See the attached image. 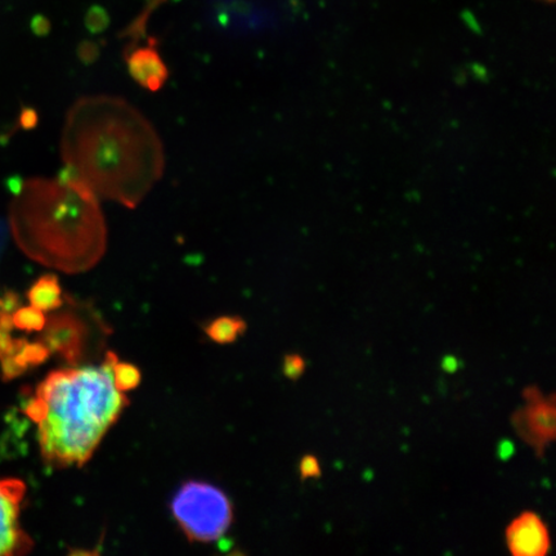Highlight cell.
Listing matches in <instances>:
<instances>
[{
	"label": "cell",
	"mask_w": 556,
	"mask_h": 556,
	"mask_svg": "<svg viewBox=\"0 0 556 556\" xmlns=\"http://www.w3.org/2000/svg\"><path fill=\"white\" fill-rule=\"evenodd\" d=\"M248 329V325L240 317L225 316L215 318L206 326V336L218 344H231Z\"/></svg>",
	"instance_id": "8fae6325"
},
{
	"label": "cell",
	"mask_w": 556,
	"mask_h": 556,
	"mask_svg": "<svg viewBox=\"0 0 556 556\" xmlns=\"http://www.w3.org/2000/svg\"><path fill=\"white\" fill-rule=\"evenodd\" d=\"M110 21L106 10L100 5H93L87 12L85 25L90 34H101L108 29Z\"/></svg>",
	"instance_id": "2e32d148"
},
{
	"label": "cell",
	"mask_w": 556,
	"mask_h": 556,
	"mask_svg": "<svg viewBox=\"0 0 556 556\" xmlns=\"http://www.w3.org/2000/svg\"><path fill=\"white\" fill-rule=\"evenodd\" d=\"M0 361H2V374L4 381L16 379L26 371L13 356H9Z\"/></svg>",
	"instance_id": "44dd1931"
},
{
	"label": "cell",
	"mask_w": 556,
	"mask_h": 556,
	"mask_svg": "<svg viewBox=\"0 0 556 556\" xmlns=\"http://www.w3.org/2000/svg\"><path fill=\"white\" fill-rule=\"evenodd\" d=\"M50 354V350L43 343L37 342L33 344L26 343L16 354H13V357L27 371V368L30 366H39L46 363Z\"/></svg>",
	"instance_id": "5bb4252c"
},
{
	"label": "cell",
	"mask_w": 556,
	"mask_h": 556,
	"mask_svg": "<svg viewBox=\"0 0 556 556\" xmlns=\"http://www.w3.org/2000/svg\"><path fill=\"white\" fill-rule=\"evenodd\" d=\"M31 29L35 34L39 35V37H45V35L51 31L50 20L45 16L34 17L31 21Z\"/></svg>",
	"instance_id": "603a6c76"
},
{
	"label": "cell",
	"mask_w": 556,
	"mask_h": 556,
	"mask_svg": "<svg viewBox=\"0 0 556 556\" xmlns=\"http://www.w3.org/2000/svg\"><path fill=\"white\" fill-rule=\"evenodd\" d=\"M299 477L302 481H312L323 477L321 462L313 454L304 455L299 463Z\"/></svg>",
	"instance_id": "ac0fdd59"
},
{
	"label": "cell",
	"mask_w": 556,
	"mask_h": 556,
	"mask_svg": "<svg viewBox=\"0 0 556 556\" xmlns=\"http://www.w3.org/2000/svg\"><path fill=\"white\" fill-rule=\"evenodd\" d=\"M9 186H10L11 192L17 194V197L21 193V191H23V189H24L23 180H21V178H18V177L11 178L9 180Z\"/></svg>",
	"instance_id": "cb8c5ba5"
},
{
	"label": "cell",
	"mask_w": 556,
	"mask_h": 556,
	"mask_svg": "<svg viewBox=\"0 0 556 556\" xmlns=\"http://www.w3.org/2000/svg\"><path fill=\"white\" fill-rule=\"evenodd\" d=\"M26 343V339H13L10 331L0 329V359L13 356Z\"/></svg>",
	"instance_id": "d6986e66"
},
{
	"label": "cell",
	"mask_w": 556,
	"mask_h": 556,
	"mask_svg": "<svg viewBox=\"0 0 556 556\" xmlns=\"http://www.w3.org/2000/svg\"><path fill=\"white\" fill-rule=\"evenodd\" d=\"M3 311V307H2V299H0V313H2Z\"/></svg>",
	"instance_id": "484cf974"
},
{
	"label": "cell",
	"mask_w": 556,
	"mask_h": 556,
	"mask_svg": "<svg viewBox=\"0 0 556 556\" xmlns=\"http://www.w3.org/2000/svg\"><path fill=\"white\" fill-rule=\"evenodd\" d=\"M546 2H553V0H546Z\"/></svg>",
	"instance_id": "4316f807"
},
{
	"label": "cell",
	"mask_w": 556,
	"mask_h": 556,
	"mask_svg": "<svg viewBox=\"0 0 556 556\" xmlns=\"http://www.w3.org/2000/svg\"><path fill=\"white\" fill-rule=\"evenodd\" d=\"M39 123V116L37 111L31 108H24L21 110L20 125L25 130H31L37 127Z\"/></svg>",
	"instance_id": "7402d4cb"
},
{
	"label": "cell",
	"mask_w": 556,
	"mask_h": 556,
	"mask_svg": "<svg viewBox=\"0 0 556 556\" xmlns=\"http://www.w3.org/2000/svg\"><path fill=\"white\" fill-rule=\"evenodd\" d=\"M148 45L130 43L125 48L124 59L128 73L139 87L155 93L169 79V68L157 50V40L149 38Z\"/></svg>",
	"instance_id": "9c48e42d"
},
{
	"label": "cell",
	"mask_w": 556,
	"mask_h": 556,
	"mask_svg": "<svg viewBox=\"0 0 556 556\" xmlns=\"http://www.w3.org/2000/svg\"><path fill=\"white\" fill-rule=\"evenodd\" d=\"M307 371V363L301 354L289 353L283 357L282 372L285 378L291 381H298L303 378V375Z\"/></svg>",
	"instance_id": "e0dca14e"
},
{
	"label": "cell",
	"mask_w": 556,
	"mask_h": 556,
	"mask_svg": "<svg viewBox=\"0 0 556 556\" xmlns=\"http://www.w3.org/2000/svg\"><path fill=\"white\" fill-rule=\"evenodd\" d=\"M170 510L192 542H214L232 525V504L224 491L207 482H186L174 495Z\"/></svg>",
	"instance_id": "277c9868"
},
{
	"label": "cell",
	"mask_w": 556,
	"mask_h": 556,
	"mask_svg": "<svg viewBox=\"0 0 556 556\" xmlns=\"http://www.w3.org/2000/svg\"><path fill=\"white\" fill-rule=\"evenodd\" d=\"M18 197L13 228L33 260L66 274L86 273L101 261L108 248L106 222L99 197L85 180L33 179Z\"/></svg>",
	"instance_id": "3957f363"
},
{
	"label": "cell",
	"mask_w": 556,
	"mask_h": 556,
	"mask_svg": "<svg viewBox=\"0 0 556 556\" xmlns=\"http://www.w3.org/2000/svg\"><path fill=\"white\" fill-rule=\"evenodd\" d=\"M61 155L97 197L136 208L165 170L154 125L122 97L85 96L66 115Z\"/></svg>",
	"instance_id": "6da1fadb"
},
{
	"label": "cell",
	"mask_w": 556,
	"mask_h": 556,
	"mask_svg": "<svg viewBox=\"0 0 556 556\" xmlns=\"http://www.w3.org/2000/svg\"><path fill=\"white\" fill-rule=\"evenodd\" d=\"M33 307L41 312H51L62 307L64 299H62V288L59 277L55 275H43L31 285L27 291Z\"/></svg>",
	"instance_id": "30bf717a"
},
{
	"label": "cell",
	"mask_w": 556,
	"mask_h": 556,
	"mask_svg": "<svg viewBox=\"0 0 556 556\" xmlns=\"http://www.w3.org/2000/svg\"><path fill=\"white\" fill-rule=\"evenodd\" d=\"M113 379L117 391L127 393L139 386L142 375L135 365L122 364L117 359L113 366Z\"/></svg>",
	"instance_id": "4fadbf2b"
},
{
	"label": "cell",
	"mask_w": 556,
	"mask_h": 556,
	"mask_svg": "<svg viewBox=\"0 0 556 556\" xmlns=\"http://www.w3.org/2000/svg\"><path fill=\"white\" fill-rule=\"evenodd\" d=\"M109 352L101 366L54 371L39 384L25 414L39 428L41 456L55 468L81 467L114 426L128 399L117 391Z\"/></svg>",
	"instance_id": "7a4b0ae2"
},
{
	"label": "cell",
	"mask_w": 556,
	"mask_h": 556,
	"mask_svg": "<svg viewBox=\"0 0 556 556\" xmlns=\"http://www.w3.org/2000/svg\"><path fill=\"white\" fill-rule=\"evenodd\" d=\"M76 54H78L81 64L93 65L100 59L101 48L92 40H85L78 46Z\"/></svg>",
	"instance_id": "ffe728a7"
},
{
	"label": "cell",
	"mask_w": 556,
	"mask_h": 556,
	"mask_svg": "<svg viewBox=\"0 0 556 556\" xmlns=\"http://www.w3.org/2000/svg\"><path fill=\"white\" fill-rule=\"evenodd\" d=\"M164 2L165 0H148L144 11L123 31V37L134 39L135 41H131V43H138V40L144 37L146 26H148L151 13Z\"/></svg>",
	"instance_id": "9a60e30c"
},
{
	"label": "cell",
	"mask_w": 556,
	"mask_h": 556,
	"mask_svg": "<svg viewBox=\"0 0 556 556\" xmlns=\"http://www.w3.org/2000/svg\"><path fill=\"white\" fill-rule=\"evenodd\" d=\"M43 331L40 342L50 352L59 353L68 364H79L88 342V328L80 317L72 312L58 313L47 321Z\"/></svg>",
	"instance_id": "52a82bcc"
},
{
	"label": "cell",
	"mask_w": 556,
	"mask_h": 556,
	"mask_svg": "<svg viewBox=\"0 0 556 556\" xmlns=\"http://www.w3.org/2000/svg\"><path fill=\"white\" fill-rule=\"evenodd\" d=\"M13 328L21 331H43L47 324L45 312L33 307L17 308L12 315Z\"/></svg>",
	"instance_id": "7c38bea8"
},
{
	"label": "cell",
	"mask_w": 556,
	"mask_h": 556,
	"mask_svg": "<svg viewBox=\"0 0 556 556\" xmlns=\"http://www.w3.org/2000/svg\"><path fill=\"white\" fill-rule=\"evenodd\" d=\"M26 486L20 479H0V556L30 553L33 541L20 523Z\"/></svg>",
	"instance_id": "8992f818"
},
{
	"label": "cell",
	"mask_w": 556,
	"mask_h": 556,
	"mask_svg": "<svg viewBox=\"0 0 556 556\" xmlns=\"http://www.w3.org/2000/svg\"><path fill=\"white\" fill-rule=\"evenodd\" d=\"M523 405L510 417L514 432L533 451L544 458L556 440V397L545 394L539 386H528L521 392Z\"/></svg>",
	"instance_id": "5b68a950"
},
{
	"label": "cell",
	"mask_w": 556,
	"mask_h": 556,
	"mask_svg": "<svg viewBox=\"0 0 556 556\" xmlns=\"http://www.w3.org/2000/svg\"><path fill=\"white\" fill-rule=\"evenodd\" d=\"M505 544L513 556H546L552 552V533L539 513L525 510L506 526Z\"/></svg>",
	"instance_id": "ba28073f"
},
{
	"label": "cell",
	"mask_w": 556,
	"mask_h": 556,
	"mask_svg": "<svg viewBox=\"0 0 556 556\" xmlns=\"http://www.w3.org/2000/svg\"><path fill=\"white\" fill-rule=\"evenodd\" d=\"M456 364H457V361L455 358H446L443 361L442 367L444 368V371L455 372Z\"/></svg>",
	"instance_id": "d4e9b609"
}]
</instances>
